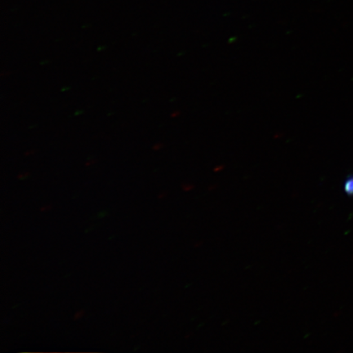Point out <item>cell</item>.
Instances as JSON below:
<instances>
[{
	"label": "cell",
	"instance_id": "6da1fadb",
	"mask_svg": "<svg viewBox=\"0 0 353 353\" xmlns=\"http://www.w3.org/2000/svg\"><path fill=\"white\" fill-rule=\"evenodd\" d=\"M344 191L347 196H353V176H348L345 183H344Z\"/></svg>",
	"mask_w": 353,
	"mask_h": 353
}]
</instances>
